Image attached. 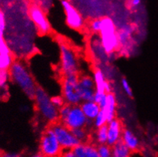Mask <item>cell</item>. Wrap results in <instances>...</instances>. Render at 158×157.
Instances as JSON below:
<instances>
[{
	"label": "cell",
	"instance_id": "1",
	"mask_svg": "<svg viewBox=\"0 0 158 157\" xmlns=\"http://www.w3.org/2000/svg\"><path fill=\"white\" fill-rule=\"evenodd\" d=\"M9 72L10 79L28 98L34 99L38 86L27 66L21 60H15Z\"/></svg>",
	"mask_w": 158,
	"mask_h": 157
},
{
	"label": "cell",
	"instance_id": "2",
	"mask_svg": "<svg viewBox=\"0 0 158 157\" xmlns=\"http://www.w3.org/2000/svg\"><path fill=\"white\" fill-rule=\"evenodd\" d=\"M59 49V73L61 76L64 77L72 75H79L80 64L77 51L66 41L60 42Z\"/></svg>",
	"mask_w": 158,
	"mask_h": 157
},
{
	"label": "cell",
	"instance_id": "3",
	"mask_svg": "<svg viewBox=\"0 0 158 157\" xmlns=\"http://www.w3.org/2000/svg\"><path fill=\"white\" fill-rule=\"evenodd\" d=\"M34 100L36 109L44 120L51 124L59 121V109L54 106L51 97L43 88L38 86Z\"/></svg>",
	"mask_w": 158,
	"mask_h": 157
},
{
	"label": "cell",
	"instance_id": "4",
	"mask_svg": "<svg viewBox=\"0 0 158 157\" xmlns=\"http://www.w3.org/2000/svg\"><path fill=\"white\" fill-rule=\"evenodd\" d=\"M99 40L107 54H113L119 48L118 31L113 20L111 18L102 17V28L99 32Z\"/></svg>",
	"mask_w": 158,
	"mask_h": 157
},
{
	"label": "cell",
	"instance_id": "5",
	"mask_svg": "<svg viewBox=\"0 0 158 157\" xmlns=\"http://www.w3.org/2000/svg\"><path fill=\"white\" fill-rule=\"evenodd\" d=\"M79 75L64 76L61 81V95L67 105H80L82 100L79 94Z\"/></svg>",
	"mask_w": 158,
	"mask_h": 157
},
{
	"label": "cell",
	"instance_id": "6",
	"mask_svg": "<svg viewBox=\"0 0 158 157\" xmlns=\"http://www.w3.org/2000/svg\"><path fill=\"white\" fill-rule=\"evenodd\" d=\"M40 153L44 157H60L63 149L51 127H48L41 136Z\"/></svg>",
	"mask_w": 158,
	"mask_h": 157
},
{
	"label": "cell",
	"instance_id": "7",
	"mask_svg": "<svg viewBox=\"0 0 158 157\" xmlns=\"http://www.w3.org/2000/svg\"><path fill=\"white\" fill-rule=\"evenodd\" d=\"M61 6L65 14L66 24L67 26L77 31L83 30L86 26V20L80 11L70 2L67 0L61 1Z\"/></svg>",
	"mask_w": 158,
	"mask_h": 157
},
{
	"label": "cell",
	"instance_id": "8",
	"mask_svg": "<svg viewBox=\"0 0 158 157\" xmlns=\"http://www.w3.org/2000/svg\"><path fill=\"white\" fill-rule=\"evenodd\" d=\"M50 127L54 131L60 145L64 150H73L80 143L73 134L72 131L60 122H56Z\"/></svg>",
	"mask_w": 158,
	"mask_h": 157
},
{
	"label": "cell",
	"instance_id": "9",
	"mask_svg": "<svg viewBox=\"0 0 158 157\" xmlns=\"http://www.w3.org/2000/svg\"><path fill=\"white\" fill-rule=\"evenodd\" d=\"M29 17L36 27L38 33L41 34H48L52 31L46 12L38 4H31L28 9Z\"/></svg>",
	"mask_w": 158,
	"mask_h": 157
},
{
	"label": "cell",
	"instance_id": "10",
	"mask_svg": "<svg viewBox=\"0 0 158 157\" xmlns=\"http://www.w3.org/2000/svg\"><path fill=\"white\" fill-rule=\"evenodd\" d=\"M60 123L72 131L77 128H86L88 119L85 116L80 105H74L71 106L67 118Z\"/></svg>",
	"mask_w": 158,
	"mask_h": 157
},
{
	"label": "cell",
	"instance_id": "11",
	"mask_svg": "<svg viewBox=\"0 0 158 157\" xmlns=\"http://www.w3.org/2000/svg\"><path fill=\"white\" fill-rule=\"evenodd\" d=\"M108 127V142L107 144L113 147L118 142L122 140L123 127L120 120L115 118L107 124Z\"/></svg>",
	"mask_w": 158,
	"mask_h": 157
},
{
	"label": "cell",
	"instance_id": "12",
	"mask_svg": "<svg viewBox=\"0 0 158 157\" xmlns=\"http://www.w3.org/2000/svg\"><path fill=\"white\" fill-rule=\"evenodd\" d=\"M93 78L95 83V90L105 93L112 92V84L107 80L104 73L101 69L96 68L93 73Z\"/></svg>",
	"mask_w": 158,
	"mask_h": 157
},
{
	"label": "cell",
	"instance_id": "13",
	"mask_svg": "<svg viewBox=\"0 0 158 157\" xmlns=\"http://www.w3.org/2000/svg\"><path fill=\"white\" fill-rule=\"evenodd\" d=\"M77 157H99L97 150V145L89 141L80 143L73 149Z\"/></svg>",
	"mask_w": 158,
	"mask_h": 157
},
{
	"label": "cell",
	"instance_id": "14",
	"mask_svg": "<svg viewBox=\"0 0 158 157\" xmlns=\"http://www.w3.org/2000/svg\"><path fill=\"white\" fill-rule=\"evenodd\" d=\"M122 141L131 152L137 151L140 147L139 139L134 134L133 131L129 129H127V128L123 130Z\"/></svg>",
	"mask_w": 158,
	"mask_h": 157
},
{
	"label": "cell",
	"instance_id": "15",
	"mask_svg": "<svg viewBox=\"0 0 158 157\" xmlns=\"http://www.w3.org/2000/svg\"><path fill=\"white\" fill-rule=\"evenodd\" d=\"M80 108H81L87 119L92 121L96 118V116L101 111L99 105L97 103H96L94 101L82 102L80 104Z\"/></svg>",
	"mask_w": 158,
	"mask_h": 157
},
{
	"label": "cell",
	"instance_id": "16",
	"mask_svg": "<svg viewBox=\"0 0 158 157\" xmlns=\"http://www.w3.org/2000/svg\"><path fill=\"white\" fill-rule=\"evenodd\" d=\"M116 107H117V101L115 94L113 92L108 94V101L106 107L102 109L107 118L108 123L115 119L116 116Z\"/></svg>",
	"mask_w": 158,
	"mask_h": 157
},
{
	"label": "cell",
	"instance_id": "17",
	"mask_svg": "<svg viewBox=\"0 0 158 157\" xmlns=\"http://www.w3.org/2000/svg\"><path fill=\"white\" fill-rule=\"evenodd\" d=\"M112 157H131L132 152L121 140L112 147Z\"/></svg>",
	"mask_w": 158,
	"mask_h": 157
},
{
	"label": "cell",
	"instance_id": "18",
	"mask_svg": "<svg viewBox=\"0 0 158 157\" xmlns=\"http://www.w3.org/2000/svg\"><path fill=\"white\" fill-rule=\"evenodd\" d=\"M94 142L98 145L107 144L108 142V127L107 124L96 129L94 133Z\"/></svg>",
	"mask_w": 158,
	"mask_h": 157
},
{
	"label": "cell",
	"instance_id": "19",
	"mask_svg": "<svg viewBox=\"0 0 158 157\" xmlns=\"http://www.w3.org/2000/svg\"><path fill=\"white\" fill-rule=\"evenodd\" d=\"M15 60L12 53L0 54V70H9Z\"/></svg>",
	"mask_w": 158,
	"mask_h": 157
},
{
	"label": "cell",
	"instance_id": "20",
	"mask_svg": "<svg viewBox=\"0 0 158 157\" xmlns=\"http://www.w3.org/2000/svg\"><path fill=\"white\" fill-rule=\"evenodd\" d=\"M72 133L80 143L89 141V135L86 128H77V129L72 130Z\"/></svg>",
	"mask_w": 158,
	"mask_h": 157
},
{
	"label": "cell",
	"instance_id": "21",
	"mask_svg": "<svg viewBox=\"0 0 158 157\" xmlns=\"http://www.w3.org/2000/svg\"><path fill=\"white\" fill-rule=\"evenodd\" d=\"M79 84L80 87L83 89H95V83L93 81V76L89 75H82L80 76L79 79Z\"/></svg>",
	"mask_w": 158,
	"mask_h": 157
},
{
	"label": "cell",
	"instance_id": "22",
	"mask_svg": "<svg viewBox=\"0 0 158 157\" xmlns=\"http://www.w3.org/2000/svg\"><path fill=\"white\" fill-rule=\"evenodd\" d=\"M96 90L90 89H83V88H79V94H80V99L82 102H91L94 99V95Z\"/></svg>",
	"mask_w": 158,
	"mask_h": 157
},
{
	"label": "cell",
	"instance_id": "23",
	"mask_svg": "<svg viewBox=\"0 0 158 157\" xmlns=\"http://www.w3.org/2000/svg\"><path fill=\"white\" fill-rule=\"evenodd\" d=\"M93 101L99 105L101 110L104 109L106 104H107L108 94L105 93V92H96V91Z\"/></svg>",
	"mask_w": 158,
	"mask_h": 157
},
{
	"label": "cell",
	"instance_id": "24",
	"mask_svg": "<svg viewBox=\"0 0 158 157\" xmlns=\"http://www.w3.org/2000/svg\"><path fill=\"white\" fill-rule=\"evenodd\" d=\"M107 124V118H106L104 111H103L102 110H101V111L99 112V115H98L97 116H96V118L93 121V127H94L96 129H97V128L101 127L106 125Z\"/></svg>",
	"mask_w": 158,
	"mask_h": 157
},
{
	"label": "cell",
	"instance_id": "25",
	"mask_svg": "<svg viewBox=\"0 0 158 157\" xmlns=\"http://www.w3.org/2000/svg\"><path fill=\"white\" fill-rule=\"evenodd\" d=\"M89 29L93 34H99L102 28V18H93L89 22Z\"/></svg>",
	"mask_w": 158,
	"mask_h": 157
},
{
	"label": "cell",
	"instance_id": "26",
	"mask_svg": "<svg viewBox=\"0 0 158 157\" xmlns=\"http://www.w3.org/2000/svg\"><path fill=\"white\" fill-rule=\"evenodd\" d=\"M97 150L99 157H112V147L108 144L98 145Z\"/></svg>",
	"mask_w": 158,
	"mask_h": 157
},
{
	"label": "cell",
	"instance_id": "27",
	"mask_svg": "<svg viewBox=\"0 0 158 157\" xmlns=\"http://www.w3.org/2000/svg\"><path fill=\"white\" fill-rule=\"evenodd\" d=\"M9 79L10 75L9 70H0V90L6 89Z\"/></svg>",
	"mask_w": 158,
	"mask_h": 157
},
{
	"label": "cell",
	"instance_id": "28",
	"mask_svg": "<svg viewBox=\"0 0 158 157\" xmlns=\"http://www.w3.org/2000/svg\"><path fill=\"white\" fill-rule=\"evenodd\" d=\"M121 86H122V89L125 92V93L128 96V97L132 98L133 97V91H132L131 88L129 83L127 80L126 78H122L121 80Z\"/></svg>",
	"mask_w": 158,
	"mask_h": 157
},
{
	"label": "cell",
	"instance_id": "29",
	"mask_svg": "<svg viewBox=\"0 0 158 157\" xmlns=\"http://www.w3.org/2000/svg\"><path fill=\"white\" fill-rule=\"evenodd\" d=\"M71 105H69L65 104L63 107L59 108V122H63L70 112Z\"/></svg>",
	"mask_w": 158,
	"mask_h": 157
},
{
	"label": "cell",
	"instance_id": "30",
	"mask_svg": "<svg viewBox=\"0 0 158 157\" xmlns=\"http://www.w3.org/2000/svg\"><path fill=\"white\" fill-rule=\"evenodd\" d=\"M51 101H52V103L54 104V106L56 108H57L58 109L60 108L61 107L64 106L65 105V101H64V98L62 97V95H55L52 96L51 97Z\"/></svg>",
	"mask_w": 158,
	"mask_h": 157
},
{
	"label": "cell",
	"instance_id": "31",
	"mask_svg": "<svg viewBox=\"0 0 158 157\" xmlns=\"http://www.w3.org/2000/svg\"><path fill=\"white\" fill-rule=\"evenodd\" d=\"M8 53H11V50L4 38H2L0 40V54H8Z\"/></svg>",
	"mask_w": 158,
	"mask_h": 157
},
{
	"label": "cell",
	"instance_id": "32",
	"mask_svg": "<svg viewBox=\"0 0 158 157\" xmlns=\"http://www.w3.org/2000/svg\"><path fill=\"white\" fill-rule=\"evenodd\" d=\"M60 157H77L73 150H63Z\"/></svg>",
	"mask_w": 158,
	"mask_h": 157
},
{
	"label": "cell",
	"instance_id": "33",
	"mask_svg": "<svg viewBox=\"0 0 158 157\" xmlns=\"http://www.w3.org/2000/svg\"><path fill=\"white\" fill-rule=\"evenodd\" d=\"M0 157H22L18 153H14V152H8V153H4L1 155Z\"/></svg>",
	"mask_w": 158,
	"mask_h": 157
},
{
	"label": "cell",
	"instance_id": "34",
	"mask_svg": "<svg viewBox=\"0 0 158 157\" xmlns=\"http://www.w3.org/2000/svg\"><path fill=\"white\" fill-rule=\"evenodd\" d=\"M141 2L140 0H132V1H130V6L131 8L136 9L141 5Z\"/></svg>",
	"mask_w": 158,
	"mask_h": 157
},
{
	"label": "cell",
	"instance_id": "35",
	"mask_svg": "<svg viewBox=\"0 0 158 157\" xmlns=\"http://www.w3.org/2000/svg\"><path fill=\"white\" fill-rule=\"evenodd\" d=\"M29 157H44V156L41 153H35V154L31 155V156H29Z\"/></svg>",
	"mask_w": 158,
	"mask_h": 157
},
{
	"label": "cell",
	"instance_id": "36",
	"mask_svg": "<svg viewBox=\"0 0 158 157\" xmlns=\"http://www.w3.org/2000/svg\"><path fill=\"white\" fill-rule=\"evenodd\" d=\"M2 153H1V150H0V156H1V155H2Z\"/></svg>",
	"mask_w": 158,
	"mask_h": 157
}]
</instances>
